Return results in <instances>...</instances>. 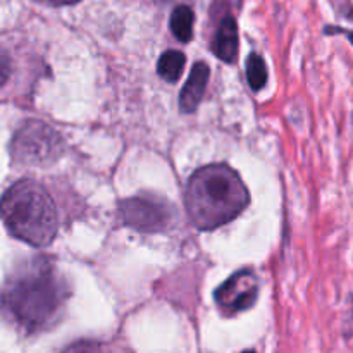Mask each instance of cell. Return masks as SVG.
Instances as JSON below:
<instances>
[{"label":"cell","mask_w":353,"mask_h":353,"mask_svg":"<svg viewBox=\"0 0 353 353\" xmlns=\"http://www.w3.org/2000/svg\"><path fill=\"white\" fill-rule=\"evenodd\" d=\"M69 286L55 262L33 257L10 271L0 288V314L28 334L48 330L64 312Z\"/></svg>","instance_id":"6da1fadb"},{"label":"cell","mask_w":353,"mask_h":353,"mask_svg":"<svg viewBox=\"0 0 353 353\" xmlns=\"http://www.w3.org/2000/svg\"><path fill=\"white\" fill-rule=\"evenodd\" d=\"M185 199L193 224L203 231L233 221L250 202L247 186L226 164L205 165L193 172Z\"/></svg>","instance_id":"7a4b0ae2"},{"label":"cell","mask_w":353,"mask_h":353,"mask_svg":"<svg viewBox=\"0 0 353 353\" xmlns=\"http://www.w3.org/2000/svg\"><path fill=\"white\" fill-rule=\"evenodd\" d=\"M0 217L12 236L33 247H47L57 234V209L47 190L23 179L10 186L0 200Z\"/></svg>","instance_id":"3957f363"},{"label":"cell","mask_w":353,"mask_h":353,"mask_svg":"<svg viewBox=\"0 0 353 353\" xmlns=\"http://www.w3.org/2000/svg\"><path fill=\"white\" fill-rule=\"evenodd\" d=\"M10 154L17 164L41 168L54 164L64 154V140L48 124L28 121L14 134Z\"/></svg>","instance_id":"277c9868"},{"label":"cell","mask_w":353,"mask_h":353,"mask_svg":"<svg viewBox=\"0 0 353 353\" xmlns=\"http://www.w3.org/2000/svg\"><path fill=\"white\" fill-rule=\"evenodd\" d=\"M121 217L126 226L143 233H157L174 221V209L154 196H134L121 202Z\"/></svg>","instance_id":"5b68a950"},{"label":"cell","mask_w":353,"mask_h":353,"mask_svg":"<svg viewBox=\"0 0 353 353\" xmlns=\"http://www.w3.org/2000/svg\"><path fill=\"white\" fill-rule=\"evenodd\" d=\"M259 295V279L252 271H240L231 276L216 292L217 305L231 314L250 309Z\"/></svg>","instance_id":"8992f818"},{"label":"cell","mask_w":353,"mask_h":353,"mask_svg":"<svg viewBox=\"0 0 353 353\" xmlns=\"http://www.w3.org/2000/svg\"><path fill=\"white\" fill-rule=\"evenodd\" d=\"M210 69L205 62H196L186 79L185 86L179 95V107L183 112H193L196 110L199 103L202 102L203 93H205L207 83H209Z\"/></svg>","instance_id":"52a82bcc"},{"label":"cell","mask_w":353,"mask_h":353,"mask_svg":"<svg viewBox=\"0 0 353 353\" xmlns=\"http://www.w3.org/2000/svg\"><path fill=\"white\" fill-rule=\"evenodd\" d=\"M238 45H240V40H238L236 21L231 16H224L214 37L212 52L221 61L234 62L238 55Z\"/></svg>","instance_id":"ba28073f"},{"label":"cell","mask_w":353,"mask_h":353,"mask_svg":"<svg viewBox=\"0 0 353 353\" xmlns=\"http://www.w3.org/2000/svg\"><path fill=\"white\" fill-rule=\"evenodd\" d=\"M186 57L183 52L179 50H168L161 55L157 62V72L162 79L169 83L178 81L179 76L183 74L185 69Z\"/></svg>","instance_id":"9c48e42d"},{"label":"cell","mask_w":353,"mask_h":353,"mask_svg":"<svg viewBox=\"0 0 353 353\" xmlns=\"http://www.w3.org/2000/svg\"><path fill=\"white\" fill-rule=\"evenodd\" d=\"M193 23H195V14L192 7L178 6L171 14V31L179 41H190L193 37Z\"/></svg>","instance_id":"30bf717a"},{"label":"cell","mask_w":353,"mask_h":353,"mask_svg":"<svg viewBox=\"0 0 353 353\" xmlns=\"http://www.w3.org/2000/svg\"><path fill=\"white\" fill-rule=\"evenodd\" d=\"M247 78L252 90L259 92L268 83V68H265L264 59L259 54H250L247 61Z\"/></svg>","instance_id":"8fae6325"},{"label":"cell","mask_w":353,"mask_h":353,"mask_svg":"<svg viewBox=\"0 0 353 353\" xmlns=\"http://www.w3.org/2000/svg\"><path fill=\"white\" fill-rule=\"evenodd\" d=\"M10 71H12V62H10V57L7 55L6 50L0 48V85H3V83L9 79Z\"/></svg>","instance_id":"7c38bea8"},{"label":"cell","mask_w":353,"mask_h":353,"mask_svg":"<svg viewBox=\"0 0 353 353\" xmlns=\"http://www.w3.org/2000/svg\"><path fill=\"white\" fill-rule=\"evenodd\" d=\"M48 2L54 3V6H71V3L79 2V0H48Z\"/></svg>","instance_id":"4fadbf2b"},{"label":"cell","mask_w":353,"mask_h":353,"mask_svg":"<svg viewBox=\"0 0 353 353\" xmlns=\"http://www.w3.org/2000/svg\"><path fill=\"white\" fill-rule=\"evenodd\" d=\"M241 2V0H234V3H236V6H238V3H240Z\"/></svg>","instance_id":"5bb4252c"},{"label":"cell","mask_w":353,"mask_h":353,"mask_svg":"<svg viewBox=\"0 0 353 353\" xmlns=\"http://www.w3.org/2000/svg\"><path fill=\"white\" fill-rule=\"evenodd\" d=\"M243 353H255V352H250V350H248V352H243Z\"/></svg>","instance_id":"9a60e30c"}]
</instances>
